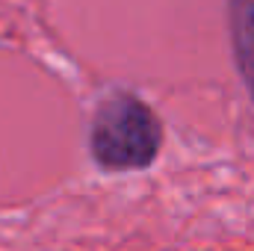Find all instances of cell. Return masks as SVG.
Masks as SVG:
<instances>
[{
    "mask_svg": "<svg viewBox=\"0 0 254 251\" xmlns=\"http://www.w3.org/2000/svg\"><path fill=\"white\" fill-rule=\"evenodd\" d=\"M89 145L101 169L136 172L157 160L163 125L142 98L130 92H113L95 110Z\"/></svg>",
    "mask_w": 254,
    "mask_h": 251,
    "instance_id": "cell-1",
    "label": "cell"
},
{
    "mask_svg": "<svg viewBox=\"0 0 254 251\" xmlns=\"http://www.w3.org/2000/svg\"><path fill=\"white\" fill-rule=\"evenodd\" d=\"M231 36L240 74L254 98V0H231Z\"/></svg>",
    "mask_w": 254,
    "mask_h": 251,
    "instance_id": "cell-2",
    "label": "cell"
}]
</instances>
